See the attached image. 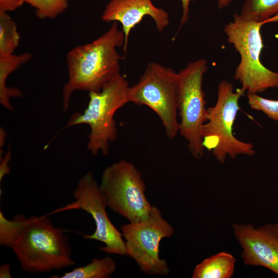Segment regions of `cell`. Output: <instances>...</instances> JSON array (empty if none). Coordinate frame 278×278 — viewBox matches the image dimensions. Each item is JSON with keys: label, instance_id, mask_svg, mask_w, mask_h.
<instances>
[{"label": "cell", "instance_id": "ac0fdd59", "mask_svg": "<svg viewBox=\"0 0 278 278\" xmlns=\"http://www.w3.org/2000/svg\"><path fill=\"white\" fill-rule=\"evenodd\" d=\"M28 217L17 214L11 219L6 218L0 211V245L12 249L22 233Z\"/></svg>", "mask_w": 278, "mask_h": 278}, {"label": "cell", "instance_id": "8fae6325", "mask_svg": "<svg viewBox=\"0 0 278 278\" xmlns=\"http://www.w3.org/2000/svg\"><path fill=\"white\" fill-rule=\"evenodd\" d=\"M234 236L248 266H262L278 275V225L267 223L255 227L251 223L232 225Z\"/></svg>", "mask_w": 278, "mask_h": 278}, {"label": "cell", "instance_id": "cb8c5ba5", "mask_svg": "<svg viewBox=\"0 0 278 278\" xmlns=\"http://www.w3.org/2000/svg\"><path fill=\"white\" fill-rule=\"evenodd\" d=\"M10 159V155H7L6 158L2 161L1 165L0 179L1 181L4 176L9 172V169L8 167V162Z\"/></svg>", "mask_w": 278, "mask_h": 278}, {"label": "cell", "instance_id": "5bb4252c", "mask_svg": "<svg viewBox=\"0 0 278 278\" xmlns=\"http://www.w3.org/2000/svg\"><path fill=\"white\" fill-rule=\"evenodd\" d=\"M236 258L220 252L203 260L195 268L193 278H230L234 272Z\"/></svg>", "mask_w": 278, "mask_h": 278}, {"label": "cell", "instance_id": "5b68a950", "mask_svg": "<svg viewBox=\"0 0 278 278\" xmlns=\"http://www.w3.org/2000/svg\"><path fill=\"white\" fill-rule=\"evenodd\" d=\"M129 86L125 77L119 74L100 91L89 92L86 108L83 113L73 114L67 121L65 128L80 124L90 127L87 148L92 154H109V144L117 136L114 115L129 102Z\"/></svg>", "mask_w": 278, "mask_h": 278}, {"label": "cell", "instance_id": "e0dca14e", "mask_svg": "<svg viewBox=\"0 0 278 278\" xmlns=\"http://www.w3.org/2000/svg\"><path fill=\"white\" fill-rule=\"evenodd\" d=\"M20 41L15 22L7 12L0 10V56L13 54Z\"/></svg>", "mask_w": 278, "mask_h": 278}, {"label": "cell", "instance_id": "44dd1931", "mask_svg": "<svg viewBox=\"0 0 278 278\" xmlns=\"http://www.w3.org/2000/svg\"><path fill=\"white\" fill-rule=\"evenodd\" d=\"M24 3L23 0H0V10L6 12L14 11Z\"/></svg>", "mask_w": 278, "mask_h": 278}, {"label": "cell", "instance_id": "d4e9b609", "mask_svg": "<svg viewBox=\"0 0 278 278\" xmlns=\"http://www.w3.org/2000/svg\"><path fill=\"white\" fill-rule=\"evenodd\" d=\"M233 0H218L217 6L219 9L227 7L231 3Z\"/></svg>", "mask_w": 278, "mask_h": 278}, {"label": "cell", "instance_id": "30bf717a", "mask_svg": "<svg viewBox=\"0 0 278 278\" xmlns=\"http://www.w3.org/2000/svg\"><path fill=\"white\" fill-rule=\"evenodd\" d=\"M74 202L68 208L80 209L91 215L95 224L94 232L83 234L85 239L105 244L100 249L106 253L127 255L122 233L110 220L106 210L107 204L93 174L88 172L81 177L74 193Z\"/></svg>", "mask_w": 278, "mask_h": 278}, {"label": "cell", "instance_id": "3957f363", "mask_svg": "<svg viewBox=\"0 0 278 278\" xmlns=\"http://www.w3.org/2000/svg\"><path fill=\"white\" fill-rule=\"evenodd\" d=\"M278 21V15L264 22L248 19L234 13L233 19L224 27L228 41L240 57L234 78L245 92L258 94L270 88H278V72L265 67L261 62L260 53L264 46L260 29L267 23Z\"/></svg>", "mask_w": 278, "mask_h": 278}, {"label": "cell", "instance_id": "8992f818", "mask_svg": "<svg viewBox=\"0 0 278 278\" xmlns=\"http://www.w3.org/2000/svg\"><path fill=\"white\" fill-rule=\"evenodd\" d=\"M178 93V73L151 62L137 82L129 86L128 99L152 110L161 119L167 137L172 140L179 132Z\"/></svg>", "mask_w": 278, "mask_h": 278}, {"label": "cell", "instance_id": "6da1fadb", "mask_svg": "<svg viewBox=\"0 0 278 278\" xmlns=\"http://www.w3.org/2000/svg\"><path fill=\"white\" fill-rule=\"evenodd\" d=\"M125 35L112 22L109 29L92 42L76 46L66 55L68 80L62 90L63 111L70 107L75 91H100L120 74L123 57L117 48L124 46Z\"/></svg>", "mask_w": 278, "mask_h": 278}, {"label": "cell", "instance_id": "7c38bea8", "mask_svg": "<svg viewBox=\"0 0 278 278\" xmlns=\"http://www.w3.org/2000/svg\"><path fill=\"white\" fill-rule=\"evenodd\" d=\"M146 15L153 19L159 32H162L169 23L168 13L155 6L152 0H110L106 5L101 18L107 23L117 22L121 24L125 35L123 50L126 53L131 30Z\"/></svg>", "mask_w": 278, "mask_h": 278}, {"label": "cell", "instance_id": "603a6c76", "mask_svg": "<svg viewBox=\"0 0 278 278\" xmlns=\"http://www.w3.org/2000/svg\"><path fill=\"white\" fill-rule=\"evenodd\" d=\"M0 277H12L10 272V266L9 264H4L0 267Z\"/></svg>", "mask_w": 278, "mask_h": 278}, {"label": "cell", "instance_id": "9c48e42d", "mask_svg": "<svg viewBox=\"0 0 278 278\" xmlns=\"http://www.w3.org/2000/svg\"><path fill=\"white\" fill-rule=\"evenodd\" d=\"M120 229L127 255L135 260L142 272L168 275V263L160 257V244L163 238L172 236L175 229L163 217L158 207L153 205L146 219L124 224Z\"/></svg>", "mask_w": 278, "mask_h": 278}, {"label": "cell", "instance_id": "484cf974", "mask_svg": "<svg viewBox=\"0 0 278 278\" xmlns=\"http://www.w3.org/2000/svg\"><path fill=\"white\" fill-rule=\"evenodd\" d=\"M276 223H277V225H278V222H277Z\"/></svg>", "mask_w": 278, "mask_h": 278}, {"label": "cell", "instance_id": "ffe728a7", "mask_svg": "<svg viewBox=\"0 0 278 278\" xmlns=\"http://www.w3.org/2000/svg\"><path fill=\"white\" fill-rule=\"evenodd\" d=\"M247 97L252 109L262 111L270 119L278 121V100L265 98L251 92H247Z\"/></svg>", "mask_w": 278, "mask_h": 278}, {"label": "cell", "instance_id": "d6986e66", "mask_svg": "<svg viewBox=\"0 0 278 278\" xmlns=\"http://www.w3.org/2000/svg\"><path fill=\"white\" fill-rule=\"evenodd\" d=\"M36 9V16L40 19H55L68 6V0H23Z\"/></svg>", "mask_w": 278, "mask_h": 278}, {"label": "cell", "instance_id": "277c9868", "mask_svg": "<svg viewBox=\"0 0 278 278\" xmlns=\"http://www.w3.org/2000/svg\"><path fill=\"white\" fill-rule=\"evenodd\" d=\"M245 93L241 88L234 91L232 83L222 80L218 85L215 105L207 108L206 121L201 132L202 145L220 163H224L227 157L235 159L238 155L251 157L255 153L252 143L238 139L233 133L240 110L239 101Z\"/></svg>", "mask_w": 278, "mask_h": 278}, {"label": "cell", "instance_id": "ba28073f", "mask_svg": "<svg viewBox=\"0 0 278 278\" xmlns=\"http://www.w3.org/2000/svg\"><path fill=\"white\" fill-rule=\"evenodd\" d=\"M99 186L108 207L130 222L149 216L152 206L145 196L142 173L132 163L121 159L106 167Z\"/></svg>", "mask_w": 278, "mask_h": 278}, {"label": "cell", "instance_id": "9a60e30c", "mask_svg": "<svg viewBox=\"0 0 278 278\" xmlns=\"http://www.w3.org/2000/svg\"><path fill=\"white\" fill-rule=\"evenodd\" d=\"M116 268V263L110 256L94 258L89 264L65 272L60 278H107L115 272Z\"/></svg>", "mask_w": 278, "mask_h": 278}, {"label": "cell", "instance_id": "52a82bcc", "mask_svg": "<svg viewBox=\"0 0 278 278\" xmlns=\"http://www.w3.org/2000/svg\"><path fill=\"white\" fill-rule=\"evenodd\" d=\"M207 64L206 59H200L189 63L178 73L179 133L186 141L192 155L197 159L203 157L205 150L201 132L207 112L202 89Z\"/></svg>", "mask_w": 278, "mask_h": 278}, {"label": "cell", "instance_id": "7a4b0ae2", "mask_svg": "<svg viewBox=\"0 0 278 278\" xmlns=\"http://www.w3.org/2000/svg\"><path fill=\"white\" fill-rule=\"evenodd\" d=\"M12 249L22 270L29 274L48 273L75 265L64 230L47 216L28 217Z\"/></svg>", "mask_w": 278, "mask_h": 278}, {"label": "cell", "instance_id": "4fadbf2b", "mask_svg": "<svg viewBox=\"0 0 278 278\" xmlns=\"http://www.w3.org/2000/svg\"><path fill=\"white\" fill-rule=\"evenodd\" d=\"M32 56V54L28 52L18 55L0 56V103L8 110H13L10 99L20 97L23 93L18 88L8 87L7 79L12 73L29 61Z\"/></svg>", "mask_w": 278, "mask_h": 278}, {"label": "cell", "instance_id": "7402d4cb", "mask_svg": "<svg viewBox=\"0 0 278 278\" xmlns=\"http://www.w3.org/2000/svg\"><path fill=\"white\" fill-rule=\"evenodd\" d=\"M182 6V14L180 21L179 30L189 19V8L190 0H181Z\"/></svg>", "mask_w": 278, "mask_h": 278}, {"label": "cell", "instance_id": "2e32d148", "mask_svg": "<svg viewBox=\"0 0 278 278\" xmlns=\"http://www.w3.org/2000/svg\"><path fill=\"white\" fill-rule=\"evenodd\" d=\"M240 14L256 22L269 20L278 15V0H246Z\"/></svg>", "mask_w": 278, "mask_h": 278}]
</instances>
